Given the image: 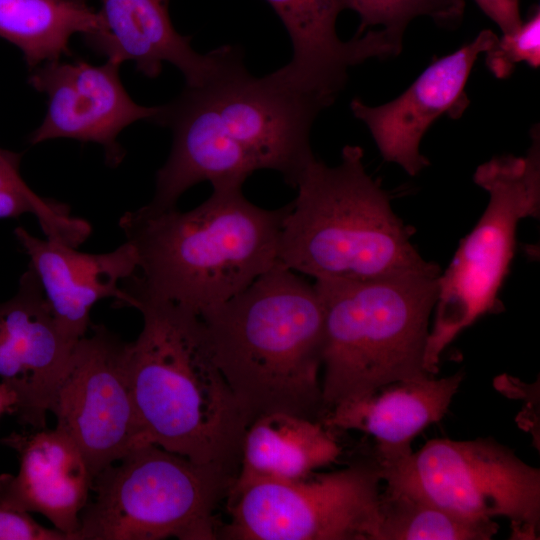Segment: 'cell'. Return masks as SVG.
<instances>
[{
	"label": "cell",
	"instance_id": "obj_1",
	"mask_svg": "<svg viewBox=\"0 0 540 540\" xmlns=\"http://www.w3.org/2000/svg\"><path fill=\"white\" fill-rule=\"evenodd\" d=\"M331 104L288 80L280 70L256 77L243 53L228 46L219 69L203 84L186 86L160 106L154 122L173 133L170 154L157 171L152 211L176 207L192 186L244 183L258 170L279 172L296 187L315 158L310 133Z\"/></svg>",
	"mask_w": 540,
	"mask_h": 540
},
{
	"label": "cell",
	"instance_id": "obj_2",
	"mask_svg": "<svg viewBox=\"0 0 540 540\" xmlns=\"http://www.w3.org/2000/svg\"><path fill=\"white\" fill-rule=\"evenodd\" d=\"M242 185L214 184L211 195L186 212L143 206L124 213L119 227L136 251L138 270L122 285L200 316L274 266L289 204L259 207Z\"/></svg>",
	"mask_w": 540,
	"mask_h": 540
},
{
	"label": "cell",
	"instance_id": "obj_3",
	"mask_svg": "<svg viewBox=\"0 0 540 540\" xmlns=\"http://www.w3.org/2000/svg\"><path fill=\"white\" fill-rule=\"evenodd\" d=\"M143 327L129 343V375L146 439L235 479L251 423L209 349L199 315L122 287Z\"/></svg>",
	"mask_w": 540,
	"mask_h": 540
},
{
	"label": "cell",
	"instance_id": "obj_4",
	"mask_svg": "<svg viewBox=\"0 0 540 540\" xmlns=\"http://www.w3.org/2000/svg\"><path fill=\"white\" fill-rule=\"evenodd\" d=\"M212 357L251 418L322 422L324 313L314 284L277 262L200 316Z\"/></svg>",
	"mask_w": 540,
	"mask_h": 540
},
{
	"label": "cell",
	"instance_id": "obj_5",
	"mask_svg": "<svg viewBox=\"0 0 540 540\" xmlns=\"http://www.w3.org/2000/svg\"><path fill=\"white\" fill-rule=\"evenodd\" d=\"M295 188L278 246L286 268L315 280L363 281L439 267L412 244V230L366 172L361 147L346 145L336 166L313 158Z\"/></svg>",
	"mask_w": 540,
	"mask_h": 540
},
{
	"label": "cell",
	"instance_id": "obj_6",
	"mask_svg": "<svg viewBox=\"0 0 540 540\" xmlns=\"http://www.w3.org/2000/svg\"><path fill=\"white\" fill-rule=\"evenodd\" d=\"M440 274L438 267L363 281L315 280L324 313L326 414L387 385L432 376L425 354Z\"/></svg>",
	"mask_w": 540,
	"mask_h": 540
},
{
	"label": "cell",
	"instance_id": "obj_7",
	"mask_svg": "<svg viewBox=\"0 0 540 540\" xmlns=\"http://www.w3.org/2000/svg\"><path fill=\"white\" fill-rule=\"evenodd\" d=\"M235 478L154 443L137 446L93 480L79 540H215L216 508Z\"/></svg>",
	"mask_w": 540,
	"mask_h": 540
},
{
	"label": "cell",
	"instance_id": "obj_8",
	"mask_svg": "<svg viewBox=\"0 0 540 540\" xmlns=\"http://www.w3.org/2000/svg\"><path fill=\"white\" fill-rule=\"evenodd\" d=\"M525 156L494 157L479 165L474 182L489 195L472 231L438 279L435 317L429 332L425 364L438 373L443 350L482 315L496 311L499 290L514 255L517 224L540 211V131H530Z\"/></svg>",
	"mask_w": 540,
	"mask_h": 540
},
{
	"label": "cell",
	"instance_id": "obj_9",
	"mask_svg": "<svg viewBox=\"0 0 540 540\" xmlns=\"http://www.w3.org/2000/svg\"><path fill=\"white\" fill-rule=\"evenodd\" d=\"M380 468L388 488L463 518L504 517L512 538L538 539L540 470L492 438L431 439L417 452Z\"/></svg>",
	"mask_w": 540,
	"mask_h": 540
},
{
	"label": "cell",
	"instance_id": "obj_10",
	"mask_svg": "<svg viewBox=\"0 0 540 540\" xmlns=\"http://www.w3.org/2000/svg\"><path fill=\"white\" fill-rule=\"evenodd\" d=\"M312 476V475H311ZM296 482L261 481L227 495L231 540H369L383 480L375 457Z\"/></svg>",
	"mask_w": 540,
	"mask_h": 540
},
{
	"label": "cell",
	"instance_id": "obj_11",
	"mask_svg": "<svg viewBox=\"0 0 540 540\" xmlns=\"http://www.w3.org/2000/svg\"><path fill=\"white\" fill-rule=\"evenodd\" d=\"M78 340L49 412L82 451L93 477L148 443L129 375V343L102 324Z\"/></svg>",
	"mask_w": 540,
	"mask_h": 540
},
{
	"label": "cell",
	"instance_id": "obj_12",
	"mask_svg": "<svg viewBox=\"0 0 540 540\" xmlns=\"http://www.w3.org/2000/svg\"><path fill=\"white\" fill-rule=\"evenodd\" d=\"M119 64L92 65L82 60L45 62L31 70L30 85L48 97L47 112L30 142L70 138L100 144L109 166L125 155L117 142L120 132L138 120L154 122L160 106L137 104L123 87Z\"/></svg>",
	"mask_w": 540,
	"mask_h": 540
},
{
	"label": "cell",
	"instance_id": "obj_13",
	"mask_svg": "<svg viewBox=\"0 0 540 540\" xmlns=\"http://www.w3.org/2000/svg\"><path fill=\"white\" fill-rule=\"evenodd\" d=\"M498 36L481 31L475 39L451 54L434 60L397 98L369 106L360 99L350 104L353 115L369 129L382 157L401 166L411 176L429 165L420 153L427 129L442 115L461 117L470 101L465 87L481 53Z\"/></svg>",
	"mask_w": 540,
	"mask_h": 540
},
{
	"label": "cell",
	"instance_id": "obj_14",
	"mask_svg": "<svg viewBox=\"0 0 540 540\" xmlns=\"http://www.w3.org/2000/svg\"><path fill=\"white\" fill-rule=\"evenodd\" d=\"M76 344L59 330L33 268L0 303V381L16 395L15 415L34 430L46 427L49 405Z\"/></svg>",
	"mask_w": 540,
	"mask_h": 540
},
{
	"label": "cell",
	"instance_id": "obj_15",
	"mask_svg": "<svg viewBox=\"0 0 540 540\" xmlns=\"http://www.w3.org/2000/svg\"><path fill=\"white\" fill-rule=\"evenodd\" d=\"M14 235L29 257L59 330L71 343L88 333L95 303L113 298L118 307L126 306L122 283L138 270L136 251L128 241L113 251L91 254L35 237L22 226Z\"/></svg>",
	"mask_w": 540,
	"mask_h": 540
},
{
	"label": "cell",
	"instance_id": "obj_16",
	"mask_svg": "<svg viewBox=\"0 0 540 540\" xmlns=\"http://www.w3.org/2000/svg\"><path fill=\"white\" fill-rule=\"evenodd\" d=\"M0 442L16 451L17 474H0V503L45 516L54 528L79 540L80 515L94 477L77 444L64 432H12Z\"/></svg>",
	"mask_w": 540,
	"mask_h": 540
},
{
	"label": "cell",
	"instance_id": "obj_17",
	"mask_svg": "<svg viewBox=\"0 0 540 540\" xmlns=\"http://www.w3.org/2000/svg\"><path fill=\"white\" fill-rule=\"evenodd\" d=\"M291 39V61L280 68L299 88L331 104L344 88L348 71L372 58L400 53L383 29L369 30L342 41L336 32L338 15L351 9L349 0H266Z\"/></svg>",
	"mask_w": 540,
	"mask_h": 540
},
{
	"label": "cell",
	"instance_id": "obj_18",
	"mask_svg": "<svg viewBox=\"0 0 540 540\" xmlns=\"http://www.w3.org/2000/svg\"><path fill=\"white\" fill-rule=\"evenodd\" d=\"M168 6L169 0H102L101 26L83 35L85 43L108 61L134 62L147 77L159 76L168 62L182 72L186 86L201 85L219 69L227 46L196 52L191 38L174 28Z\"/></svg>",
	"mask_w": 540,
	"mask_h": 540
},
{
	"label": "cell",
	"instance_id": "obj_19",
	"mask_svg": "<svg viewBox=\"0 0 540 540\" xmlns=\"http://www.w3.org/2000/svg\"><path fill=\"white\" fill-rule=\"evenodd\" d=\"M464 374L397 382L367 396L341 403L322 419L331 430H356L374 438L380 466L398 462L413 451L411 443L423 429L447 413Z\"/></svg>",
	"mask_w": 540,
	"mask_h": 540
},
{
	"label": "cell",
	"instance_id": "obj_20",
	"mask_svg": "<svg viewBox=\"0 0 540 540\" xmlns=\"http://www.w3.org/2000/svg\"><path fill=\"white\" fill-rule=\"evenodd\" d=\"M341 453L333 430L321 421L281 412L260 415L247 427L229 492L255 482L306 479L337 461Z\"/></svg>",
	"mask_w": 540,
	"mask_h": 540
},
{
	"label": "cell",
	"instance_id": "obj_21",
	"mask_svg": "<svg viewBox=\"0 0 540 540\" xmlns=\"http://www.w3.org/2000/svg\"><path fill=\"white\" fill-rule=\"evenodd\" d=\"M100 26L99 12L86 0H0V37L21 50L31 70L70 56L72 35Z\"/></svg>",
	"mask_w": 540,
	"mask_h": 540
},
{
	"label": "cell",
	"instance_id": "obj_22",
	"mask_svg": "<svg viewBox=\"0 0 540 540\" xmlns=\"http://www.w3.org/2000/svg\"><path fill=\"white\" fill-rule=\"evenodd\" d=\"M494 520H471L386 487L380 493L369 540H490Z\"/></svg>",
	"mask_w": 540,
	"mask_h": 540
},
{
	"label": "cell",
	"instance_id": "obj_23",
	"mask_svg": "<svg viewBox=\"0 0 540 540\" xmlns=\"http://www.w3.org/2000/svg\"><path fill=\"white\" fill-rule=\"evenodd\" d=\"M358 13L360 25L356 35L366 29L382 26L394 43L402 49L408 24L416 17L427 16L438 26L456 28L462 21L464 0H349Z\"/></svg>",
	"mask_w": 540,
	"mask_h": 540
},
{
	"label": "cell",
	"instance_id": "obj_24",
	"mask_svg": "<svg viewBox=\"0 0 540 540\" xmlns=\"http://www.w3.org/2000/svg\"><path fill=\"white\" fill-rule=\"evenodd\" d=\"M486 65L497 78L512 74L516 64L524 62L532 68L540 65V13L537 9L513 33L503 34L485 52Z\"/></svg>",
	"mask_w": 540,
	"mask_h": 540
},
{
	"label": "cell",
	"instance_id": "obj_25",
	"mask_svg": "<svg viewBox=\"0 0 540 540\" xmlns=\"http://www.w3.org/2000/svg\"><path fill=\"white\" fill-rule=\"evenodd\" d=\"M0 540H72L56 529L37 523L28 512L0 503Z\"/></svg>",
	"mask_w": 540,
	"mask_h": 540
},
{
	"label": "cell",
	"instance_id": "obj_26",
	"mask_svg": "<svg viewBox=\"0 0 540 540\" xmlns=\"http://www.w3.org/2000/svg\"><path fill=\"white\" fill-rule=\"evenodd\" d=\"M480 9L503 34L515 32L522 24L519 0H475Z\"/></svg>",
	"mask_w": 540,
	"mask_h": 540
},
{
	"label": "cell",
	"instance_id": "obj_27",
	"mask_svg": "<svg viewBox=\"0 0 540 540\" xmlns=\"http://www.w3.org/2000/svg\"><path fill=\"white\" fill-rule=\"evenodd\" d=\"M17 398L13 390L0 381V417L4 414H14Z\"/></svg>",
	"mask_w": 540,
	"mask_h": 540
}]
</instances>
